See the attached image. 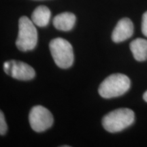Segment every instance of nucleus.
Wrapping results in <instances>:
<instances>
[{"mask_svg": "<svg viewBox=\"0 0 147 147\" xmlns=\"http://www.w3.org/2000/svg\"><path fill=\"white\" fill-rule=\"evenodd\" d=\"M131 50L134 57L138 61H144L147 59V40L137 38L130 43Z\"/></svg>", "mask_w": 147, "mask_h": 147, "instance_id": "nucleus-9", "label": "nucleus"}, {"mask_svg": "<svg viewBox=\"0 0 147 147\" xmlns=\"http://www.w3.org/2000/svg\"><path fill=\"white\" fill-rule=\"evenodd\" d=\"M38 42V32L33 23L27 16H22L18 21V34L16 40V46L23 52L32 51Z\"/></svg>", "mask_w": 147, "mask_h": 147, "instance_id": "nucleus-3", "label": "nucleus"}, {"mask_svg": "<svg viewBox=\"0 0 147 147\" xmlns=\"http://www.w3.org/2000/svg\"><path fill=\"white\" fill-rule=\"evenodd\" d=\"M142 34L147 37V12H144L142 16Z\"/></svg>", "mask_w": 147, "mask_h": 147, "instance_id": "nucleus-12", "label": "nucleus"}, {"mask_svg": "<svg viewBox=\"0 0 147 147\" xmlns=\"http://www.w3.org/2000/svg\"><path fill=\"white\" fill-rule=\"evenodd\" d=\"M51 16V12L49 8L45 5H40L33 12L32 21L37 26L44 27L49 24Z\"/></svg>", "mask_w": 147, "mask_h": 147, "instance_id": "nucleus-10", "label": "nucleus"}, {"mask_svg": "<svg viewBox=\"0 0 147 147\" xmlns=\"http://www.w3.org/2000/svg\"><path fill=\"white\" fill-rule=\"evenodd\" d=\"M29 124L34 131L43 132L53 124V117L47 108L42 106H35L31 109L29 115Z\"/></svg>", "mask_w": 147, "mask_h": 147, "instance_id": "nucleus-5", "label": "nucleus"}, {"mask_svg": "<svg viewBox=\"0 0 147 147\" xmlns=\"http://www.w3.org/2000/svg\"><path fill=\"white\" fill-rule=\"evenodd\" d=\"M49 49L55 64L60 68L67 69L74 63L72 46L68 41L61 38H55L49 44Z\"/></svg>", "mask_w": 147, "mask_h": 147, "instance_id": "nucleus-4", "label": "nucleus"}, {"mask_svg": "<svg viewBox=\"0 0 147 147\" xmlns=\"http://www.w3.org/2000/svg\"><path fill=\"white\" fill-rule=\"evenodd\" d=\"M134 119L135 115L133 110L126 108H119L104 116L102 119V125L110 133H117L131 125Z\"/></svg>", "mask_w": 147, "mask_h": 147, "instance_id": "nucleus-1", "label": "nucleus"}, {"mask_svg": "<svg viewBox=\"0 0 147 147\" xmlns=\"http://www.w3.org/2000/svg\"><path fill=\"white\" fill-rule=\"evenodd\" d=\"M7 130H8V126H7L6 121H5L3 112L1 111L0 113V134L1 136L5 135L6 134Z\"/></svg>", "mask_w": 147, "mask_h": 147, "instance_id": "nucleus-11", "label": "nucleus"}, {"mask_svg": "<svg viewBox=\"0 0 147 147\" xmlns=\"http://www.w3.org/2000/svg\"><path fill=\"white\" fill-rule=\"evenodd\" d=\"M143 99H144L145 102H147V91L144 93V95H143Z\"/></svg>", "mask_w": 147, "mask_h": 147, "instance_id": "nucleus-13", "label": "nucleus"}, {"mask_svg": "<svg viewBox=\"0 0 147 147\" xmlns=\"http://www.w3.org/2000/svg\"><path fill=\"white\" fill-rule=\"evenodd\" d=\"M134 34V25L129 18L121 19L114 29L112 34V40L114 42H123L131 38Z\"/></svg>", "mask_w": 147, "mask_h": 147, "instance_id": "nucleus-7", "label": "nucleus"}, {"mask_svg": "<svg viewBox=\"0 0 147 147\" xmlns=\"http://www.w3.org/2000/svg\"><path fill=\"white\" fill-rule=\"evenodd\" d=\"M6 74L20 80H32L36 76V71L32 66L16 60L5 61L3 65Z\"/></svg>", "mask_w": 147, "mask_h": 147, "instance_id": "nucleus-6", "label": "nucleus"}, {"mask_svg": "<svg viewBox=\"0 0 147 147\" xmlns=\"http://www.w3.org/2000/svg\"><path fill=\"white\" fill-rule=\"evenodd\" d=\"M129 78L123 74H113L104 80L99 87V94L103 98L110 99L125 94L129 89Z\"/></svg>", "mask_w": 147, "mask_h": 147, "instance_id": "nucleus-2", "label": "nucleus"}, {"mask_svg": "<svg viewBox=\"0 0 147 147\" xmlns=\"http://www.w3.org/2000/svg\"><path fill=\"white\" fill-rule=\"evenodd\" d=\"M76 22V16L71 12H63L53 18V25L58 30L67 31L73 28Z\"/></svg>", "mask_w": 147, "mask_h": 147, "instance_id": "nucleus-8", "label": "nucleus"}]
</instances>
